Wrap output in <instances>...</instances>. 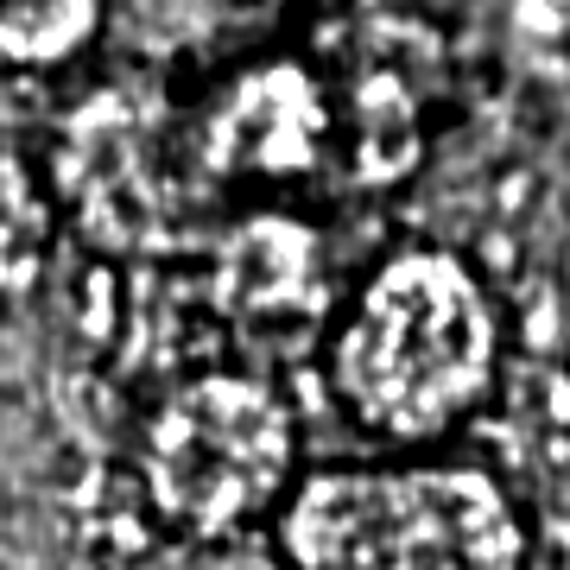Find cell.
<instances>
[{
  "mask_svg": "<svg viewBox=\"0 0 570 570\" xmlns=\"http://www.w3.org/2000/svg\"><path fill=\"white\" fill-rule=\"evenodd\" d=\"M501 317L482 279L444 247L381 261L330 330L336 406L393 450H425L494 393Z\"/></svg>",
  "mask_w": 570,
  "mask_h": 570,
  "instance_id": "1",
  "label": "cell"
},
{
  "mask_svg": "<svg viewBox=\"0 0 570 570\" xmlns=\"http://www.w3.org/2000/svg\"><path fill=\"white\" fill-rule=\"evenodd\" d=\"M102 26V0H0V58L63 63Z\"/></svg>",
  "mask_w": 570,
  "mask_h": 570,
  "instance_id": "7",
  "label": "cell"
},
{
  "mask_svg": "<svg viewBox=\"0 0 570 570\" xmlns=\"http://www.w3.org/2000/svg\"><path fill=\"white\" fill-rule=\"evenodd\" d=\"M412 146H419V102H412V89L400 77H367L362 134H355L362 178H400L412 165Z\"/></svg>",
  "mask_w": 570,
  "mask_h": 570,
  "instance_id": "8",
  "label": "cell"
},
{
  "mask_svg": "<svg viewBox=\"0 0 570 570\" xmlns=\"http://www.w3.org/2000/svg\"><path fill=\"white\" fill-rule=\"evenodd\" d=\"M330 146V96L305 63H254L204 108L197 159L209 178L285 184Z\"/></svg>",
  "mask_w": 570,
  "mask_h": 570,
  "instance_id": "4",
  "label": "cell"
},
{
  "mask_svg": "<svg viewBox=\"0 0 570 570\" xmlns=\"http://www.w3.org/2000/svg\"><path fill=\"white\" fill-rule=\"evenodd\" d=\"M209 298L247 330L311 324L324 311V242L292 216H254L216 247Z\"/></svg>",
  "mask_w": 570,
  "mask_h": 570,
  "instance_id": "5",
  "label": "cell"
},
{
  "mask_svg": "<svg viewBox=\"0 0 570 570\" xmlns=\"http://www.w3.org/2000/svg\"><path fill=\"white\" fill-rule=\"evenodd\" d=\"M298 412L273 381L216 367L153 400L134 444L146 513L184 546H228L279 520L305 482Z\"/></svg>",
  "mask_w": 570,
  "mask_h": 570,
  "instance_id": "3",
  "label": "cell"
},
{
  "mask_svg": "<svg viewBox=\"0 0 570 570\" xmlns=\"http://www.w3.org/2000/svg\"><path fill=\"white\" fill-rule=\"evenodd\" d=\"M285 570H527V520L450 456L311 469L273 520Z\"/></svg>",
  "mask_w": 570,
  "mask_h": 570,
  "instance_id": "2",
  "label": "cell"
},
{
  "mask_svg": "<svg viewBox=\"0 0 570 570\" xmlns=\"http://www.w3.org/2000/svg\"><path fill=\"white\" fill-rule=\"evenodd\" d=\"M51 254V197L13 153H0V305L26 298Z\"/></svg>",
  "mask_w": 570,
  "mask_h": 570,
  "instance_id": "6",
  "label": "cell"
}]
</instances>
